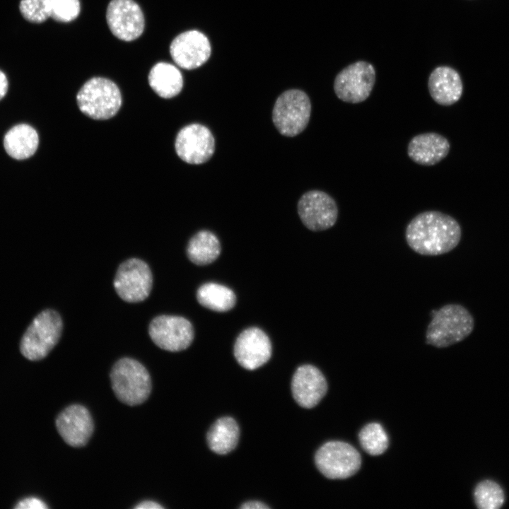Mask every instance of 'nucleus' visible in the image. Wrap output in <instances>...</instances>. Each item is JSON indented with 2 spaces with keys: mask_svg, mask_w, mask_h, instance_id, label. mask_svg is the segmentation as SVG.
<instances>
[{
  "mask_svg": "<svg viewBox=\"0 0 509 509\" xmlns=\"http://www.w3.org/2000/svg\"><path fill=\"white\" fill-rule=\"evenodd\" d=\"M462 230L450 215L426 211L416 215L406 228L405 238L415 252L436 256L450 252L459 244Z\"/></svg>",
  "mask_w": 509,
  "mask_h": 509,
  "instance_id": "obj_1",
  "label": "nucleus"
},
{
  "mask_svg": "<svg viewBox=\"0 0 509 509\" xmlns=\"http://www.w3.org/2000/svg\"><path fill=\"white\" fill-rule=\"evenodd\" d=\"M426 332V342L445 348L466 339L473 331L474 320L469 311L460 304H447L436 310Z\"/></svg>",
  "mask_w": 509,
  "mask_h": 509,
  "instance_id": "obj_2",
  "label": "nucleus"
},
{
  "mask_svg": "<svg viewBox=\"0 0 509 509\" xmlns=\"http://www.w3.org/2000/svg\"><path fill=\"white\" fill-rule=\"evenodd\" d=\"M110 376L115 394L125 404H141L151 394V376L146 368L133 358H122L117 361Z\"/></svg>",
  "mask_w": 509,
  "mask_h": 509,
  "instance_id": "obj_3",
  "label": "nucleus"
},
{
  "mask_svg": "<svg viewBox=\"0 0 509 509\" xmlns=\"http://www.w3.org/2000/svg\"><path fill=\"white\" fill-rule=\"evenodd\" d=\"M79 110L93 119H107L115 116L122 105L117 86L111 80L93 77L86 81L76 95Z\"/></svg>",
  "mask_w": 509,
  "mask_h": 509,
  "instance_id": "obj_4",
  "label": "nucleus"
},
{
  "mask_svg": "<svg viewBox=\"0 0 509 509\" xmlns=\"http://www.w3.org/2000/svg\"><path fill=\"white\" fill-rule=\"evenodd\" d=\"M62 327V318L56 311L46 310L41 312L22 337L21 353L30 361L44 358L57 344Z\"/></svg>",
  "mask_w": 509,
  "mask_h": 509,
  "instance_id": "obj_5",
  "label": "nucleus"
},
{
  "mask_svg": "<svg viewBox=\"0 0 509 509\" xmlns=\"http://www.w3.org/2000/svg\"><path fill=\"white\" fill-rule=\"evenodd\" d=\"M311 115V103L301 90L291 89L276 99L272 111V121L279 132L293 137L308 126Z\"/></svg>",
  "mask_w": 509,
  "mask_h": 509,
  "instance_id": "obj_6",
  "label": "nucleus"
},
{
  "mask_svg": "<svg viewBox=\"0 0 509 509\" xmlns=\"http://www.w3.org/2000/svg\"><path fill=\"white\" fill-rule=\"evenodd\" d=\"M315 461L319 471L331 479H347L355 474L361 465L358 450L342 441L324 443L317 451Z\"/></svg>",
  "mask_w": 509,
  "mask_h": 509,
  "instance_id": "obj_7",
  "label": "nucleus"
},
{
  "mask_svg": "<svg viewBox=\"0 0 509 509\" xmlns=\"http://www.w3.org/2000/svg\"><path fill=\"white\" fill-rule=\"evenodd\" d=\"M375 82L373 66L358 61L343 69L335 77L334 90L341 100L356 104L365 100Z\"/></svg>",
  "mask_w": 509,
  "mask_h": 509,
  "instance_id": "obj_8",
  "label": "nucleus"
},
{
  "mask_svg": "<svg viewBox=\"0 0 509 509\" xmlns=\"http://www.w3.org/2000/svg\"><path fill=\"white\" fill-rule=\"evenodd\" d=\"M153 283L148 264L136 258L127 259L119 267L114 280L118 296L124 301L137 303L149 295Z\"/></svg>",
  "mask_w": 509,
  "mask_h": 509,
  "instance_id": "obj_9",
  "label": "nucleus"
},
{
  "mask_svg": "<svg viewBox=\"0 0 509 509\" xmlns=\"http://www.w3.org/2000/svg\"><path fill=\"white\" fill-rule=\"evenodd\" d=\"M298 213L307 228L321 231L336 223L339 211L336 201L330 195L320 190H311L300 198Z\"/></svg>",
  "mask_w": 509,
  "mask_h": 509,
  "instance_id": "obj_10",
  "label": "nucleus"
},
{
  "mask_svg": "<svg viewBox=\"0 0 509 509\" xmlns=\"http://www.w3.org/2000/svg\"><path fill=\"white\" fill-rule=\"evenodd\" d=\"M152 341L169 351L186 349L194 339L193 327L187 319L174 315H160L151 322L148 328Z\"/></svg>",
  "mask_w": 509,
  "mask_h": 509,
  "instance_id": "obj_11",
  "label": "nucleus"
},
{
  "mask_svg": "<svg viewBox=\"0 0 509 509\" xmlns=\"http://www.w3.org/2000/svg\"><path fill=\"white\" fill-rule=\"evenodd\" d=\"M177 156L189 164H202L212 157L215 139L209 128L201 124H190L182 128L175 143Z\"/></svg>",
  "mask_w": 509,
  "mask_h": 509,
  "instance_id": "obj_12",
  "label": "nucleus"
},
{
  "mask_svg": "<svg viewBox=\"0 0 509 509\" xmlns=\"http://www.w3.org/2000/svg\"><path fill=\"white\" fill-rule=\"evenodd\" d=\"M106 20L112 33L127 42L140 37L145 27L143 12L134 0H111L107 8Z\"/></svg>",
  "mask_w": 509,
  "mask_h": 509,
  "instance_id": "obj_13",
  "label": "nucleus"
},
{
  "mask_svg": "<svg viewBox=\"0 0 509 509\" xmlns=\"http://www.w3.org/2000/svg\"><path fill=\"white\" fill-rule=\"evenodd\" d=\"M211 50L206 36L196 30L180 33L170 46V53L175 64L188 70L203 65L209 59Z\"/></svg>",
  "mask_w": 509,
  "mask_h": 509,
  "instance_id": "obj_14",
  "label": "nucleus"
},
{
  "mask_svg": "<svg viewBox=\"0 0 509 509\" xmlns=\"http://www.w3.org/2000/svg\"><path fill=\"white\" fill-rule=\"evenodd\" d=\"M271 355V344L268 336L257 327L245 329L234 345V356L244 368L252 370L266 363Z\"/></svg>",
  "mask_w": 509,
  "mask_h": 509,
  "instance_id": "obj_15",
  "label": "nucleus"
},
{
  "mask_svg": "<svg viewBox=\"0 0 509 509\" xmlns=\"http://www.w3.org/2000/svg\"><path fill=\"white\" fill-rule=\"evenodd\" d=\"M56 427L68 445L79 447L88 442L93 432L94 423L86 407L81 404H72L58 415Z\"/></svg>",
  "mask_w": 509,
  "mask_h": 509,
  "instance_id": "obj_16",
  "label": "nucleus"
},
{
  "mask_svg": "<svg viewBox=\"0 0 509 509\" xmlns=\"http://www.w3.org/2000/svg\"><path fill=\"white\" fill-rule=\"evenodd\" d=\"M291 390L296 402L309 409L316 406L325 395L327 383L317 368L303 365L298 368L293 376Z\"/></svg>",
  "mask_w": 509,
  "mask_h": 509,
  "instance_id": "obj_17",
  "label": "nucleus"
},
{
  "mask_svg": "<svg viewBox=\"0 0 509 509\" xmlns=\"http://www.w3.org/2000/svg\"><path fill=\"white\" fill-rule=\"evenodd\" d=\"M450 145L443 136L435 132H427L416 135L407 147L409 157L416 163L430 166L445 158Z\"/></svg>",
  "mask_w": 509,
  "mask_h": 509,
  "instance_id": "obj_18",
  "label": "nucleus"
},
{
  "mask_svg": "<svg viewBox=\"0 0 509 509\" xmlns=\"http://www.w3.org/2000/svg\"><path fill=\"white\" fill-rule=\"evenodd\" d=\"M428 87L433 100L444 106L457 103L463 91L460 74L447 66H438L433 70L428 78Z\"/></svg>",
  "mask_w": 509,
  "mask_h": 509,
  "instance_id": "obj_19",
  "label": "nucleus"
},
{
  "mask_svg": "<svg viewBox=\"0 0 509 509\" xmlns=\"http://www.w3.org/2000/svg\"><path fill=\"white\" fill-rule=\"evenodd\" d=\"M148 83L153 90L163 98H171L178 95L183 86L180 71L173 64L158 62L148 74Z\"/></svg>",
  "mask_w": 509,
  "mask_h": 509,
  "instance_id": "obj_20",
  "label": "nucleus"
},
{
  "mask_svg": "<svg viewBox=\"0 0 509 509\" xmlns=\"http://www.w3.org/2000/svg\"><path fill=\"white\" fill-rule=\"evenodd\" d=\"M38 143L37 131L26 124H20L12 127L6 134L4 139L6 151L11 157L17 160L32 156L37 148Z\"/></svg>",
  "mask_w": 509,
  "mask_h": 509,
  "instance_id": "obj_21",
  "label": "nucleus"
},
{
  "mask_svg": "<svg viewBox=\"0 0 509 509\" xmlns=\"http://www.w3.org/2000/svg\"><path fill=\"white\" fill-rule=\"evenodd\" d=\"M239 438V427L231 417L218 419L207 433V443L214 452L224 455L232 451Z\"/></svg>",
  "mask_w": 509,
  "mask_h": 509,
  "instance_id": "obj_22",
  "label": "nucleus"
},
{
  "mask_svg": "<svg viewBox=\"0 0 509 509\" xmlns=\"http://www.w3.org/2000/svg\"><path fill=\"white\" fill-rule=\"evenodd\" d=\"M221 252V245L217 237L209 230H201L189 240L187 253L192 262L206 265L215 261Z\"/></svg>",
  "mask_w": 509,
  "mask_h": 509,
  "instance_id": "obj_23",
  "label": "nucleus"
},
{
  "mask_svg": "<svg viewBox=\"0 0 509 509\" xmlns=\"http://www.w3.org/2000/svg\"><path fill=\"white\" fill-rule=\"evenodd\" d=\"M198 302L204 307L216 312H226L236 303L234 292L229 288L216 283H206L197 292Z\"/></svg>",
  "mask_w": 509,
  "mask_h": 509,
  "instance_id": "obj_24",
  "label": "nucleus"
},
{
  "mask_svg": "<svg viewBox=\"0 0 509 509\" xmlns=\"http://www.w3.org/2000/svg\"><path fill=\"white\" fill-rule=\"evenodd\" d=\"M358 439L363 449L373 456L385 452L389 445L388 436L378 423L365 425L360 431Z\"/></svg>",
  "mask_w": 509,
  "mask_h": 509,
  "instance_id": "obj_25",
  "label": "nucleus"
},
{
  "mask_svg": "<svg viewBox=\"0 0 509 509\" xmlns=\"http://www.w3.org/2000/svg\"><path fill=\"white\" fill-rule=\"evenodd\" d=\"M474 496L475 503L480 509H498L504 503L502 488L490 480L480 482L475 488Z\"/></svg>",
  "mask_w": 509,
  "mask_h": 509,
  "instance_id": "obj_26",
  "label": "nucleus"
},
{
  "mask_svg": "<svg viewBox=\"0 0 509 509\" xmlns=\"http://www.w3.org/2000/svg\"><path fill=\"white\" fill-rule=\"evenodd\" d=\"M19 10L30 23H41L51 17L49 0H21Z\"/></svg>",
  "mask_w": 509,
  "mask_h": 509,
  "instance_id": "obj_27",
  "label": "nucleus"
},
{
  "mask_svg": "<svg viewBox=\"0 0 509 509\" xmlns=\"http://www.w3.org/2000/svg\"><path fill=\"white\" fill-rule=\"evenodd\" d=\"M51 17L59 22L68 23L75 20L79 15V0H49Z\"/></svg>",
  "mask_w": 509,
  "mask_h": 509,
  "instance_id": "obj_28",
  "label": "nucleus"
},
{
  "mask_svg": "<svg viewBox=\"0 0 509 509\" xmlns=\"http://www.w3.org/2000/svg\"><path fill=\"white\" fill-rule=\"evenodd\" d=\"M47 508L45 502L35 497L24 498L19 501L15 507L17 509H46Z\"/></svg>",
  "mask_w": 509,
  "mask_h": 509,
  "instance_id": "obj_29",
  "label": "nucleus"
},
{
  "mask_svg": "<svg viewBox=\"0 0 509 509\" xmlns=\"http://www.w3.org/2000/svg\"><path fill=\"white\" fill-rule=\"evenodd\" d=\"M242 509H268L269 507L262 502L251 501L244 503L240 507Z\"/></svg>",
  "mask_w": 509,
  "mask_h": 509,
  "instance_id": "obj_30",
  "label": "nucleus"
},
{
  "mask_svg": "<svg viewBox=\"0 0 509 509\" xmlns=\"http://www.w3.org/2000/svg\"><path fill=\"white\" fill-rule=\"evenodd\" d=\"M136 509H162L163 507L153 501H144L134 507Z\"/></svg>",
  "mask_w": 509,
  "mask_h": 509,
  "instance_id": "obj_31",
  "label": "nucleus"
},
{
  "mask_svg": "<svg viewBox=\"0 0 509 509\" xmlns=\"http://www.w3.org/2000/svg\"><path fill=\"white\" fill-rule=\"evenodd\" d=\"M8 79L6 74L0 70V100L6 94L8 90Z\"/></svg>",
  "mask_w": 509,
  "mask_h": 509,
  "instance_id": "obj_32",
  "label": "nucleus"
}]
</instances>
